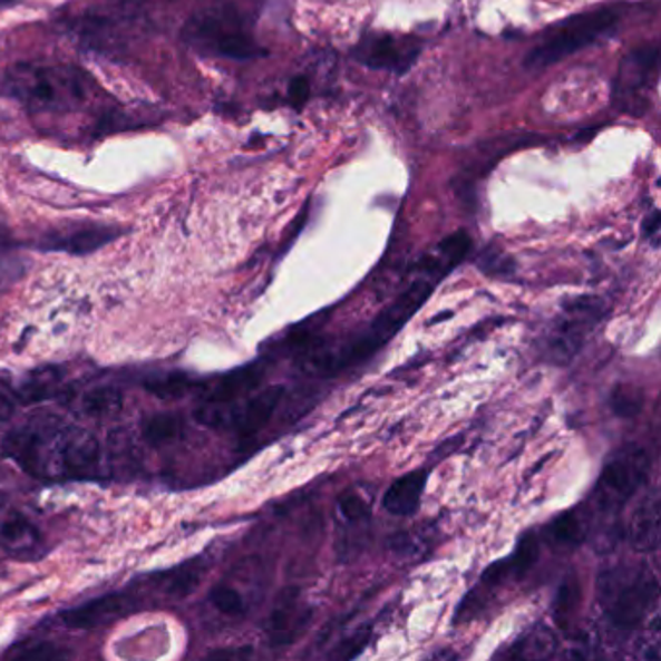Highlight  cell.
<instances>
[{
    "instance_id": "cell-1",
    "label": "cell",
    "mask_w": 661,
    "mask_h": 661,
    "mask_svg": "<svg viewBox=\"0 0 661 661\" xmlns=\"http://www.w3.org/2000/svg\"><path fill=\"white\" fill-rule=\"evenodd\" d=\"M96 82L68 62H18L8 70L7 89L31 113H72L96 94Z\"/></svg>"
},
{
    "instance_id": "cell-2",
    "label": "cell",
    "mask_w": 661,
    "mask_h": 661,
    "mask_svg": "<svg viewBox=\"0 0 661 661\" xmlns=\"http://www.w3.org/2000/svg\"><path fill=\"white\" fill-rule=\"evenodd\" d=\"M432 288H435V280L421 275L401 293L400 298L396 299L395 303H390L377 319L372 320L371 327L367 328L363 334L338 350L334 348V350L311 353L307 357L303 369L314 375H336L348 367L363 363L364 359L375 356L382 346H387L398 334V330L406 327V322L429 299Z\"/></svg>"
},
{
    "instance_id": "cell-3",
    "label": "cell",
    "mask_w": 661,
    "mask_h": 661,
    "mask_svg": "<svg viewBox=\"0 0 661 661\" xmlns=\"http://www.w3.org/2000/svg\"><path fill=\"white\" fill-rule=\"evenodd\" d=\"M183 39L196 51L223 59L251 60L264 55L246 16L227 2L194 12L183 28Z\"/></svg>"
},
{
    "instance_id": "cell-4",
    "label": "cell",
    "mask_w": 661,
    "mask_h": 661,
    "mask_svg": "<svg viewBox=\"0 0 661 661\" xmlns=\"http://www.w3.org/2000/svg\"><path fill=\"white\" fill-rule=\"evenodd\" d=\"M619 16L615 8H595L590 12L571 16L563 22L555 23L542 43L535 45L526 57V67L540 70L551 65H557L558 60L571 57L574 52L586 49L590 45L600 43L610 38L618 30Z\"/></svg>"
},
{
    "instance_id": "cell-5",
    "label": "cell",
    "mask_w": 661,
    "mask_h": 661,
    "mask_svg": "<svg viewBox=\"0 0 661 661\" xmlns=\"http://www.w3.org/2000/svg\"><path fill=\"white\" fill-rule=\"evenodd\" d=\"M660 595V584L648 571H621L615 568L600 580V597L603 610L615 631L629 632L642 623L650 607Z\"/></svg>"
},
{
    "instance_id": "cell-6",
    "label": "cell",
    "mask_w": 661,
    "mask_h": 661,
    "mask_svg": "<svg viewBox=\"0 0 661 661\" xmlns=\"http://www.w3.org/2000/svg\"><path fill=\"white\" fill-rule=\"evenodd\" d=\"M650 456L644 448H624L605 464L594 489V506L600 513H615L631 500L632 495L647 484Z\"/></svg>"
},
{
    "instance_id": "cell-7",
    "label": "cell",
    "mask_w": 661,
    "mask_h": 661,
    "mask_svg": "<svg viewBox=\"0 0 661 661\" xmlns=\"http://www.w3.org/2000/svg\"><path fill=\"white\" fill-rule=\"evenodd\" d=\"M660 72V49L647 45L629 52L613 80V105L631 115H642L647 109V97L658 82Z\"/></svg>"
},
{
    "instance_id": "cell-8",
    "label": "cell",
    "mask_w": 661,
    "mask_h": 661,
    "mask_svg": "<svg viewBox=\"0 0 661 661\" xmlns=\"http://www.w3.org/2000/svg\"><path fill=\"white\" fill-rule=\"evenodd\" d=\"M419 52H421V45L414 38H396L390 33H367L353 49V57L364 67L406 75L409 68L416 65Z\"/></svg>"
},
{
    "instance_id": "cell-9",
    "label": "cell",
    "mask_w": 661,
    "mask_h": 661,
    "mask_svg": "<svg viewBox=\"0 0 661 661\" xmlns=\"http://www.w3.org/2000/svg\"><path fill=\"white\" fill-rule=\"evenodd\" d=\"M600 309H602L600 301L587 298L566 305L565 317L558 322L557 330L551 340L553 356L558 357L561 361L571 359V356H574L582 346L587 330L600 320Z\"/></svg>"
},
{
    "instance_id": "cell-10",
    "label": "cell",
    "mask_w": 661,
    "mask_h": 661,
    "mask_svg": "<svg viewBox=\"0 0 661 661\" xmlns=\"http://www.w3.org/2000/svg\"><path fill=\"white\" fill-rule=\"evenodd\" d=\"M133 611V597L127 594H107L96 597L91 602L62 611L60 619L72 631H89L115 619L125 618Z\"/></svg>"
},
{
    "instance_id": "cell-11",
    "label": "cell",
    "mask_w": 661,
    "mask_h": 661,
    "mask_svg": "<svg viewBox=\"0 0 661 661\" xmlns=\"http://www.w3.org/2000/svg\"><path fill=\"white\" fill-rule=\"evenodd\" d=\"M298 595V587L285 590L282 597L278 600V605L272 610L266 624L268 640L272 647H288L291 642H295L309 623L311 613L305 607H299Z\"/></svg>"
},
{
    "instance_id": "cell-12",
    "label": "cell",
    "mask_w": 661,
    "mask_h": 661,
    "mask_svg": "<svg viewBox=\"0 0 661 661\" xmlns=\"http://www.w3.org/2000/svg\"><path fill=\"white\" fill-rule=\"evenodd\" d=\"M283 396L285 388L270 387L253 400L246 401L243 408L233 409L231 429L237 432L241 439H251L272 419L275 409L282 404Z\"/></svg>"
},
{
    "instance_id": "cell-13",
    "label": "cell",
    "mask_w": 661,
    "mask_h": 661,
    "mask_svg": "<svg viewBox=\"0 0 661 661\" xmlns=\"http://www.w3.org/2000/svg\"><path fill=\"white\" fill-rule=\"evenodd\" d=\"M101 458V446L91 432L82 427H70L67 458H65V479H88L96 476Z\"/></svg>"
},
{
    "instance_id": "cell-14",
    "label": "cell",
    "mask_w": 661,
    "mask_h": 661,
    "mask_svg": "<svg viewBox=\"0 0 661 661\" xmlns=\"http://www.w3.org/2000/svg\"><path fill=\"white\" fill-rule=\"evenodd\" d=\"M661 503L660 490H650L634 511L629 526V542L639 551H654L660 543Z\"/></svg>"
},
{
    "instance_id": "cell-15",
    "label": "cell",
    "mask_w": 661,
    "mask_h": 661,
    "mask_svg": "<svg viewBox=\"0 0 661 661\" xmlns=\"http://www.w3.org/2000/svg\"><path fill=\"white\" fill-rule=\"evenodd\" d=\"M120 235L119 230L109 227V225H86L80 230L70 231L67 235H55V237L45 241L43 249H51V251H65L68 254L94 253L97 249L111 243L113 239Z\"/></svg>"
},
{
    "instance_id": "cell-16",
    "label": "cell",
    "mask_w": 661,
    "mask_h": 661,
    "mask_svg": "<svg viewBox=\"0 0 661 661\" xmlns=\"http://www.w3.org/2000/svg\"><path fill=\"white\" fill-rule=\"evenodd\" d=\"M425 485H427V472H411L396 479L395 484L388 487L382 506L388 513L395 516H411L417 513L421 497H424Z\"/></svg>"
},
{
    "instance_id": "cell-17",
    "label": "cell",
    "mask_w": 661,
    "mask_h": 661,
    "mask_svg": "<svg viewBox=\"0 0 661 661\" xmlns=\"http://www.w3.org/2000/svg\"><path fill=\"white\" fill-rule=\"evenodd\" d=\"M264 367L261 363L246 364L243 369L230 372L227 377H223L216 387L208 392L206 401L212 404H227L233 406L235 401L251 395L253 390L261 387L262 379H264Z\"/></svg>"
},
{
    "instance_id": "cell-18",
    "label": "cell",
    "mask_w": 661,
    "mask_h": 661,
    "mask_svg": "<svg viewBox=\"0 0 661 661\" xmlns=\"http://www.w3.org/2000/svg\"><path fill=\"white\" fill-rule=\"evenodd\" d=\"M580 603H582V587H580L579 579L566 576L563 584L558 586L555 605H553V618H555L558 629L568 632L576 619V613H579Z\"/></svg>"
},
{
    "instance_id": "cell-19",
    "label": "cell",
    "mask_w": 661,
    "mask_h": 661,
    "mask_svg": "<svg viewBox=\"0 0 661 661\" xmlns=\"http://www.w3.org/2000/svg\"><path fill=\"white\" fill-rule=\"evenodd\" d=\"M0 542L7 545L10 551H28L31 547H36V543L39 542L38 529L31 526V522L28 518H23L20 514L10 516L7 521L2 522L0 526Z\"/></svg>"
},
{
    "instance_id": "cell-20",
    "label": "cell",
    "mask_w": 661,
    "mask_h": 661,
    "mask_svg": "<svg viewBox=\"0 0 661 661\" xmlns=\"http://www.w3.org/2000/svg\"><path fill=\"white\" fill-rule=\"evenodd\" d=\"M540 557V542L534 534H526L522 537L518 547L514 551L513 557L505 561L506 574L511 573L516 579H522L529 573V568L535 565Z\"/></svg>"
},
{
    "instance_id": "cell-21",
    "label": "cell",
    "mask_w": 661,
    "mask_h": 661,
    "mask_svg": "<svg viewBox=\"0 0 661 661\" xmlns=\"http://www.w3.org/2000/svg\"><path fill=\"white\" fill-rule=\"evenodd\" d=\"M586 528L576 513H565L551 524V537L563 547H576L584 540Z\"/></svg>"
},
{
    "instance_id": "cell-22",
    "label": "cell",
    "mask_w": 661,
    "mask_h": 661,
    "mask_svg": "<svg viewBox=\"0 0 661 661\" xmlns=\"http://www.w3.org/2000/svg\"><path fill=\"white\" fill-rule=\"evenodd\" d=\"M120 404H123V395L113 387L94 388L82 398V409L88 416H107L117 411Z\"/></svg>"
},
{
    "instance_id": "cell-23",
    "label": "cell",
    "mask_w": 661,
    "mask_h": 661,
    "mask_svg": "<svg viewBox=\"0 0 661 661\" xmlns=\"http://www.w3.org/2000/svg\"><path fill=\"white\" fill-rule=\"evenodd\" d=\"M181 432V419L173 414H159L149 419L144 427V439L152 446H162L177 439Z\"/></svg>"
},
{
    "instance_id": "cell-24",
    "label": "cell",
    "mask_w": 661,
    "mask_h": 661,
    "mask_svg": "<svg viewBox=\"0 0 661 661\" xmlns=\"http://www.w3.org/2000/svg\"><path fill=\"white\" fill-rule=\"evenodd\" d=\"M644 406V398L639 388L629 387V385H619L611 392V409L619 417L639 416L640 409Z\"/></svg>"
},
{
    "instance_id": "cell-25",
    "label": "cell",
    "mask_w": 661,
    "mask_h": 661,
    "mask_svg": "<svg viewBox=\"0 0 661 661\" xmlns=\"http://www.w3.org/2000/svg\"><path fill=\"white\" fill-rule=\"evenodd\" d=\"M193 388V380L186 375H167L164 379H152L146 382V390L162 400L181 398Z\"/></svg>"
},
{
    "instance_id": "cell-26",
    "label": "cell",
    "mask_w": 661,
    "mask_h": 661,
    "mask_svg": "<svg viewBox=\"0 0 661 661\" xmlns=\"http://www.w3.org/2000/svg\"><path fill=\"white\" fill-rule=\"evenodd\" d=\"M202 571L204 568L201 565L191 563V565L183 566L177 573H173L172 582L167 586L169 595L185 597V595L193 594L196 586H198V582H201Z\"/></svg>"
},
{
    "instance_id": "cell-27",
    "label": "cell",
    "mask_w": 661,
    "mask_h": 661,
    "mask_svg": "<svg viewBox=\"0 0 661 661\" xmlns=\"http://www.w3.org/2000/svg\"><path fill=\"white\" fill-rule=\"evenodd\" d=\"M210 602L223 615H241L245 610V602L235 587L216 586L210 592Z\"/></svg>"
},
{
    "instance_id": "cell-28",
    "label": "cell",
    "mask_w": 661,
    "mask_h": 661,
    "mask_svg": "<svg viewBox=\"0 0 661 661\" xmlns=\"http://www.w3.org/2000/svg\"><path fill=\"white\" fill-rule=\"evenodd\" d=\"M338 511L343 521L350 522V524H357V522H363L369 516V503L364 500L361 493L357 490H348L343 493L340 500H338Z\"/></svg>"
},
{
    "instance_id": "cell-29",
    "label": "cell",
    "mask_w": 661,
    "mask_h": 661,
    "mask_svg": "<svg viewBox=\"0 0 661 661\" xmlns=\"http://www.w3.org/2000/svg\"><path fill=\"white\" fill-rule=\"evenodd\" d=\"M479 268L484 270L485 274L498 275L511 274L514 270V264L506 254L498 253L497 249H487L482 259H479Z\"/></svg>"
},
{
    "instance_id": "cell-30",
    "label": "cell",
    "mask_w": 661,
    "mask_h": 661,
    "mask_svg": "<svg viewBox=\"0 0 661 661\" xmlns=\"http://www.w3.org/2000/svg\"><path fill=\"white\" fill-rule=\"evenodd\" d=\"M369 636H371V629H369V626L359 629V632H356L351 639L346 640L342 647L338 648V652L334 654L336 658H340V660H351V658H356L357 654H361L364 647H367V642H369Z\"/></svg>"
},
{
    "instance_id": "cell-31",
    "label": "cell",
    "mask_w": 661,
    "mask_h": 661,
    "mask_svg": "<svg viewBox=\"0 0 661 661\" xmlns=\"http://www.w3.org/2000/svg\"><path fill=\"white\" fill-rule=\"evenodd\" d=\"M16 658H20V660H57V658H65V652H60L55 644H49V642H39L36 647L16 652Z\"/></svg>"
},
{
    "instance_id": "cell-32",
    "label": "cell",
    "mask_w": 661,
    "mask_h": 661,
    "mask_svg": "<svg viewBox=\"0 0 661 661\" xmlns=\"http://www.w3.org/2000/svg\"><path fill=\"white\" fill-rule=\"evenodd\" d=\"M309 96H311V86H309V80L303 78V76L293 78L290 84L291 105H293L295 109H301V107L307 104Z\"/></svg>"
},
{
    "instance_id": "cell-33",
    "label": "cell",
    "mask_w": 661,
    "mask_h": 661,
    "mask_svg": "<svg viewBox=\"0 0 661 661\" xmlns=\"http://www.w3.org/2000/svg\"><path fill=\"white\" fill-rule=\"evenodd\" d=\"M644 235H647V239H652V243L658 245V237H660V212L658 210H654L647 217V222H644Z\"/></svg>"
},
{
    "instance_id": "cell-34",
    "label": "cell",
    "mask_w": 661,
    "mask_h": 661,
    "mask_svg": "<svg viewBox=\"0 0 661 661\" xmlns=\"http://www.w3.org/2000/svg\"><path fill=\"white\" fill-rule=\"evenodd\" d=\"M249 652H251L249 648H245V650H222V652H216L210 658H241V655H246Z\"/></svg>"
},
{
    "instance_id": "cell-35",
    "label": "cell",
    "mask_w": 661,
    "mask_h": 661,
    "mask_svg": "<svg viewBox=\"0 0 661 661\" xmlns=\"http://www.w3.org/2000/svg\"><path fill=\"white\" fill-rule=\"evenodd\" d=\"M10 414H12V404H10L8 398H4V396L0 395V421L8 419Z\"/></svg>"
}]
</instances>
